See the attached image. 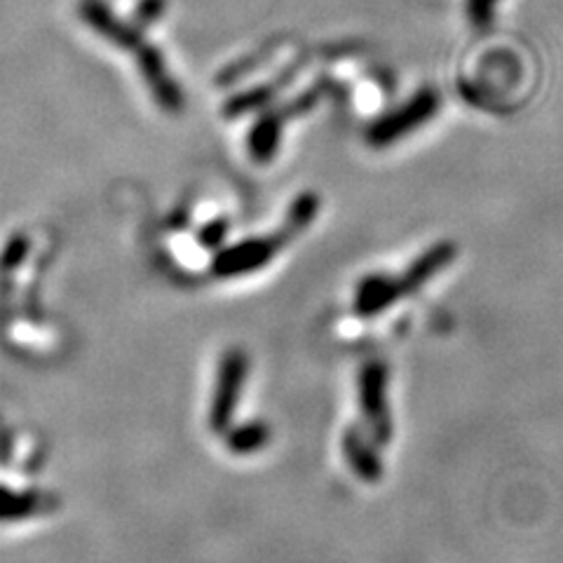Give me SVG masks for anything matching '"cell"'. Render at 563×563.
I'll use <instances>...</instances> for the list:
<instances>
[{
	"instance_id": "7c38bea8",
	"label": "cell",
	"mask_w": 563,
	"mask_h": 563,
	"mask_svg": "<svg viewBox=\"0 0 563 563\" xmlns=\"http://www.w3.org/2000/svg\"><path fill=\"white\" fill-rule=\"evenodd\" d=\"M493 5L495 0H470V15H472V22L481 26L491 24V17H493Z\"/></svg>"
},
{
	"instance_id": "277c9868",
	"label": "cell",
	"mask_w": 563,
	"mask_h": 563,
	"mask_svg": "<svg viewBox=\"0 0 563 563\" xmlns=\"http://www.w3.org/2000/svg\"><path fill=\"white\" fill-rule=\"evenodd\" d=\"M439 97L437 92H420L416 99H411L409 104L399 108V111H392L388 115H383L381 120L373 122L366 132V139H369L371 146H390L399 141L406 134H411L416 127L425 125L427 120L437 113Z\"/></svg>"
},
{
	"instance_id": "7a4b0ae2",
	"label": "cell",
	"mask_w": 563,
	"mask_h": 563,
	"mask_svg": "<svg viewBox=\"0 0 563 563\" xmlns=\"http://www.w3.org/2000/svg\"><path fill=\"white\" fill-rule=\"evenodd\" d=\"M289 240L291 237L280 228L277 233L249 237V240L235 242L230 244V247H221L219 252L214 254L212 273L221 277V280L256 273V270L266 268L268 263L287 247Z\"/></svg>"
},
{
	"instance_id": "52a82bcc",
	"label": "cell",
	"mask_w": 563,
	"mask_h": 563,
	"mask_svg": "<svg viewBox=\"0 0 563 563\" xmlns=\"http://www.w3.org/2000/svg\"><path fill=\"white\" fill-rule=\"evenodd\" d=\"M399 303L392 287V275H366L355 291V312L364 320L376 317Z\"/></svg>"
},
{
	"instance_id": "3957f363",
	"label": "cell",
	"mask_w": 563,
	"mask_h": 563,
	"mask_svg": "<svg viewBox=\"0 0 563 563\" xmlns=\"http://www.w3.org/2000/svg\"><path fill=\"white\" fill-rule=\"evenodd\" d=\"M249 373V359L242 350L230 348L223 352L219 371H216V385L212 406H209V427L214 432L223 434L233 425V416L240 402V392L247 383Z\"/></svg>"
},
{
	"instance_id": "8fae6325",
	"label": "cell",
	"mask_w": 563,
	"mask_h": 563,
	"mask_svg": "<svg viewBox=\"0 0 563 563\" xmlns=\"http://www.w3.org/2000/svg\"><path fill=\"white\" fill-rule=\"evenodd\" d=\"M226 235H228V221H212L209 226L200 230L198 242H200V247L216 249V252H219V249L223 247V242H226Z\"/></svg>"
},
{
	"instance_id": "ba28073f",
	"label": "cell",
	"mask_w": 563,
	"mask_h": 563,
	"mask_svg": "<svg viewBox=\"0 0 563 563\" xmlns=\"http://www.w3.org/2000/svg\"><path fill=\"white\" fill-rule=\"evenodd\" d=\"M223 439H226V446L235 456H252V453L261 451L270 442V427L266 423H259V420L235 427L230 425L223 432Z\"/></svg>"
},
{
	"instance_id": "5b68a950",
	"label": "cell",
	"mask_w": 563,
	"mask_h": 563,
	"mask_svg": "<svg viewBox=\"0 0 563 563\" xmlns=\"http://www.w3.org/2000/svg\"><path fill=\"white\" fill-rule=\"evenodd\" d=\"M458 256V247L453 242H437L430 249H425L402 275H392V287H395L397 301H402L404 296L416 294L418 289H423L432 277H437L444 268H449Z\"/></svg>"
},
{
	"instance_id": "9c48e42d",
	"label": "cell",
	"mask_w": 563,
	"mask_h": 563,
	"mask_svg": "<svg viewBox=\"0 0 563 563\" xmlns=\"http://www.w3.org/2000/svg\"><path fill=\"white\" fill-rule=\"evenodd\" d=\"M43 510V498L36 493H17L0 488V521L26 519Z\"/></svg>"
},
{
	"instance_id": "30bf717a",
	"label": "cell",
	"mask_w": 563,
	"mask_h": 563,
	"mask_svg": "<svg viewBox=\"0 0 563 563\" xmlns=\"http://www.w3.org/2000/svg\"><path fill=\"white\" fill-rule=\"evenodd\" d=\"M317 209H320V200H317V195H312V193L298 195V198L291 202V207L287 212V221H284L282 230L289 237L303 233V230L312 223V219L317 216Z\"/></svg>"
},
{
	"instance_id": "6da1fadb",
	"label": "cell",
	"mask_w": 563,
	"mask_h": 563,
	"mask_svg": "<svg viewBox=\"0 0 563 563\" xmlns=\"http://www.w3.org/2000/svg\"><path fill=\"white\" fill-rule=\"evenodd\" d=\"M357 392H359V409H362L364 423L369 427V437L378 446L390 444L392 432V416L388 404V366L381 359L364 362L357 376Z\"/></svg>"
},
{
	"instance_id": "8992f818",
	"label": "cell",
	"mask_w": 563,
	"mask_h": 563,
	"mask_svg": "<svg viewBox=\"0 0 563 563\" xmlns=\"http://www.w3.org/2000/svg\"><path fill=\"white\" fill-rule=\"evenodd\" d=\"M341 444L345 463L350 465L355 477L366 481V484H376V481L383 479V460L376 449L378 444L373 439H366L364 432L357 430V427H348Z\"/></svg>"
}]
</instances>
